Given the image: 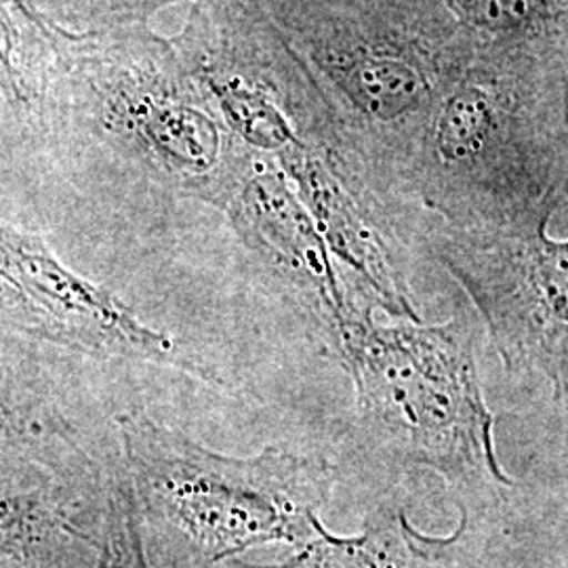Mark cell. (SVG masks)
Here are the masks:
<instances>
[{"label": "cell", "mask_w": 568, "mask_h": 568, "mask_svg": "<svg viewBox=\"0 0 568 568\" xmlns=\"http://www.w3.org/2000/svg\"><path fill=\"white\" fill-rule=\"evenodd\" d=\"M394 192L450 230L556 213L567 201V51L476 47Z\"/></svg>", "instance_id": "1"}, {"label": "cell", "mask_w": 568, "mask_h": 568, "mask_svg": "<svg viewBox=\"0 0 568 568\" xmlns=\"http://www.w3.org/2000/svg\"><path fill=\"white\" fill-rule=\"evenodd\" d=\"M260 2L323 95L347 171L396 190L474 42L440 0Z\"/></svg>", "instance_id": "2"}, {"label": "cell", "mask_w": 568, "mask_h": 568, "mask_svg": "<svg viewBox=\"0 0 568 568\" xmlns=\"http://www.w3.org/2000/svg\"><path fill=\"white\" fill-rule=\"evenodd\" d=\"M72 121L173 194L220 209L251 156L173 39L150 26H91L61 53L47 124Z\"/></svg>", "instance_id": "3"}, {"label": "cell", "mask_w": 568, "mask_h": 568, "mask_svg": "<svg viewBox=\"0 0 568 568\" xmlns=\"http://www.w3.org/2000/svg\"><path fill=\"white\" fill-rule=\"evenodd\" d=\"M116 422L140 518L178 541L192 567L276 541L300 548L323 525L335 483L323 457L281 447L227 457L140 410Z\"/></svg>", "instance_id": "4"}, {"label": "cell", "mask_w": 568, "mask_h": 568, "mask_svg": "<svg viewBox=\"0 0 568 568\" xmlns=\"http://www.w3.org/2000/svg\"><path fill=\"white\" fill-rule=\"evenodd\" d=\"M371 307L356 305L335 339L366 436L394 462L427 467L457 490L514 487L497 459L466 321L377 325Z\"/></svg>", "instance_id": "5"}, {"label": "cell", "mask_w": 568, "mask_h": 568, "mask_svg": "<svg viewBox=\"0 0 568 568\" xmlns=\"http://www.w3.org/2000/svg\"><path fill=\"white\" fill-rule=\"evenodd\" d=\"M173 42L246 150L274 161L300 150L339 152L323 95L260 0L194 4Z\"/></svg>", "instance_id": "6"}, {"label": "cell", "mask_w": 568, "mask_h": 568, "mask_svg": "<svg viewBox=\"0 0 568 568\" xmlns=\"http://www.w3.org/2000/svg\"><path fill=\"white\" fill-rule=\"evenodd\" d=\"M554 213L488 230L438 227L436 262L464 286L508 373H539L556 403L568 389V244L549 236Z\"/></svg>", "instance_id": "7"}, {"label": "cell", "mask_w": 568, "mask_h": 568, "mask_svg": "<svg viewBox=\"0 0 568 568\" xmlns=\"http://www.w3.org/2000/svg\"><path fill=\"white\" fill-rule=\"evenodd\" d=\"M0 325L82 354L171 366L222 386L171 335L145 325L112 291L70 270L41 236L2 222Z\"/></svg>", "instance_id": "8"}, {"label": "cell", "mask_w": 568, "mask_h": 568, "mask_svg": "<svg viewBox=\"0 0 568 568\" xmlns=\"http://www.w3.org/2000/svg\"><path fill=\"white\" fill-rule=\"evenodd\" d=\"M241 243L304 291L337 339L356 305L293 183L272 156L251 152L220 204Z\"/></svg>", "instance_id": "9"}, {"label": "cell", "mask_w": 568, "mask_h": 568, "mask_svg": "<svg viewBox=\"0 0 568 568\" xmlns=\"http://www.w3.org/2000/svg\"><path fill=\"white\" fill-rule=\"evenodd\" d=\"M276 163L312 215L333 262L358 276L373 305L405 323H422L392 241L375 209L363 201L365 183L326 150L291 152Z\"/></svg>", "instance_id": "10"}, {"label": "cell", "mask_w": 568, "mask_h": 568, "mask_svg": "<svg viewBox=\"0 0 568 568\" xmlns=\"http://www.w3.org/2000/svg\"><path fill=\"white\" fill-rule=\"evenodd\" d=\"M72 32L34 0H0V98L20 121L47 124L51 89Z\"/></svg>", "instance_id": "11"}, {"label": "cell", "mask_w": 568, "mask_h": 568, "mask_svg": "<svg viewBox=\"0 0 568 568\" xmlns=\"http://www.w3.org/2000/svg\"><path fill=\"white\" fill-rule=\"evenodd\" d=\"M457 535L429 539L405 514L379 511L365 530L337 537L323 525L283 565L246 568H450Z\"/></svg>", "instance_id": "12"}, {"label": "cell", "mask_w": 568, "mask_h": 568, "mask_svg": "<svg viewBox=\"0 0 568 568\" xmlns=\"http://www.w3.org/2000/svg\"><path fill=\"white\" fill-rule=\"evenodd\" d=\"M55 438L68 443L60 410L51 405L34 365L0 337V466L39 464Z\"/></svg>", "instance_id": "13"}, {"label": "cell", "mask_w": 568, "mask_h": 568, "mask_svg": "<svg viewBox=\"0 0 568 568\" xmlns=\"http://www.w3.org/2000/svg\"><path fill=\"white\" fill-rule=\"evenodd\" d=\"M478 49L567 51L568 0H440Z\"/></svg>", "instance_id": "14"}, {"label": "cell", "mask_w": 568, "mask_h": 568, "mask_svg": "<svg viewBox=\"0 0 568 568\" xmlns=\"http://www.w3.org/2000/svg\"><path fill=\"white\" fill-rule=\"evenodd\" d=\"M140 520L129 483L114 480L108 495L98 568H150Z\"/></svg>", "instance_id": "15"}, {"label": "cell", "mask_w": 568, "mask_h": 568, "mask_svg": "<svg viewBox=\"0 0 568 568\" xmlns=\"http://www.w3.org/2000/svg\"><path fill=\"white\" fill-rule=\"evenodd\" d=\"M180 2H220V0H93V26H133L143 23L159 11Z\"/></svg>", "instance_id": "16"}, {"label": "cell", "mask_w": 568, "mask_h": 568, "mask_svg": "<svg viewBox=\"0 0 568 568\" xmlns=\"http://www.w3.org/2000/svg\"><path fill=\"white\" fill-rule=\"evenodd\" d=\"M26 525V508L18 501H0V558L18 546L21 528Z\"/></svg>", "instance_id": "17"}, {"label": "cell", "mask_w": 568, "mask_h": 568, "mask_svg": "<svg viewBox=\"0 0 568 568\" xmlns=\"http://www.w3.org/2000/svg\"><path fill=\"white\" fill-rule=\"evenodd\" d=\"M34 4L49 18L61 20H91L93 0H34Z\"/></svg>", "instance_id": "18"}, {"label": "cell", "mask_w": 568, "mask_h": 568, "mask_svg": "<svg viewBox=\"0 0 568 568\" xmlns=\"http://www.w3.org/2000/svg\"><path fill=\"white\" fill-rule=\"evenodd\" d=\"M450 568H476V567H459L455 560H453V565H450ZM478 568H490V567H478Z\"/></svg>", "instance_id": "19"}]
</instances>
